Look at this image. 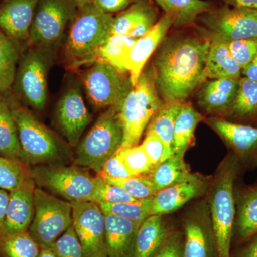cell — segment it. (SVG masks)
Returning a JSON list of instances; mask_svg holds the SVG:
<instances>
[{"instance_id":"obj_1","label":"cell","mask_w":257,"mask_h":257,"mask_svg":"<svg viewBox=\"0 0 257 257\" xmlns=\"http://www.w3.org/2000/svg\"><path fill=\"white\" fill-rule=\"evenodd\" d=\"M210 45L202 36L165 37L157 49L152 68L162 100L184 101L207 80L205 64Z\"/></svg>"},{"instance_id":"obj_2","label":"cell","mask_w":257,"mask_h":257,"mask_svg":"<svg viewBox=\"0 0 257 257\" xmlns=\"http://www.w3.org/2000/svg\"><path fill=\"white\" fill-rule=\"evenodd\" d=\"M114 18L92 2L79 8L64 45L68 65L77 68L97 61L101 47L111 35Z\"/></svg>"},{"instance_id":"obj_3","label":"cell","mask_w":257,"mask_h":257,"mask_svg":"<svg viewBox=\"0 0 257 257\" xmlns=\"http://www.w3.org/2000/svg\"><path fill=\"white\" fill-rule=\"evenodd\" d=\"M239 161L229 155L221 166L210 192V211L218 257H231L236 202L234 182L240 171Z\"/></svg>"},{"instance_id":"obj_4","label":"cell","mask_w":257,"mask_h":257,"mask_svg":"<svg viewBox=\"0 0 257 257\" xmlns=\"http://www.w3.org/2000/svg\"><path fill=\"white\" fill-rule=\"evenodd\" d=\"M164 102L155 87L152 68L143 72L117 110L124 133L120 148L138 145L144 132Z\"/></svg>"},{"instance_id":"obj_5","label":"cell","mask_w":257,"mask_h":257,"mask_svg":"<svg viewBox=\"0 0 257 257\" xmlns=\"http://www.w3.org/2000/svg\"><path fill=\"white\" fill-rule=\"evenodd\" d=\"M123 136L122 124L117 110L115 107L108 108L77 147L76 163L99 175L106 161L119 150Z\"/></svg>"},{"instance_id":"obj_6","label":"cell","mask_w":257,"mask_h":257,"mask_svg":"<svg viewBox=\"0 0 257 257\" xmlns=\"http://www.w3.org/2000/svg\"><path fill=\"white\" fill-rule=\"evenodd\" d=\"M197 22L199 35L211 43L257 37V10L226 5L211 8Z\"/></svg>"},{"instance_id":"obj_7","label":"cell","mask_w":257,"mask_h":257,"mask_svg":"<svg viewBox=\"0 0 257 257\" xmlns=\"http://www.w3.org/2000/svg\"><path fill=\"white\" fill-rule=\"evenodd\" d=\"M77 12L78 8L72 0H39L30 28L29 47L55 52Z\"/></svg>"},{"instance_id":"obj_8","label":"cell","mask_w":257,"mask_h":257,"mask_svg":"<svg viewBox=\"0 0 257 257\" xmlns=\"http://www.w3.org/2000/svg\"><path fill=\"white\" fill-rule=\"evenodd\" d=\"M34 202L35 215L29 233L41 247L52 248L72 225V204L40 188L34 191Z\"/></svg>"},{"instance_id":"obj_9","label":"cell","mask_w":257,"mask_h":257,"mask_svg":"<svg viewBox=\"0 0 257 257\" xmlns=\"http://www.w3.org/2000/svg\"><path fill=\"white\" fill-rule=\"evenodd\" d=\"M53 57L54 51L30 47L19 61L13 85L23 100L36 110H43L46 106L47 77Z\"/></svg>"},{"instance_id":"obj_10","label":"cell","mask_w":257,"mask_h":257,"mask_svg":"<svg viewBox=\"0 0 257 257\" xmlns=\"http://www.w3.org/2000/svg\"><path fill=\"white\" fill-rule=\"evenodd\" d=\"M21 146L20 160L35 165L59 158L60 144L53 134L28 110L21 106H10Z\"/></svg>"},{"instance_id":"obj_11","label":"cell","mask_w":257,"mask_h":257,"mask_svg":"<svg viewBox=\"0 0 257 257\" xmlns=\"http://www.w3.org/2000/svg\"><path fill=\"white\" fill-rule=\"evenodd\" d=\"M106 62H94L82 77L88 100L96 109L115 107L119 109L133 87L130 77Z\"/></svg>"},{"instance_id":"obj_12","label":"cell","mask_w":257,"mask_h":257,"mask_svg":"<svg viewBox=\"0 0 257 257\" xmlns=\"http://www.w3.org/2000/svg\"><path fill=\"white\" fill-rule=\"evenodd\" d=\"M35 183L60 194L69 202L92 200L96 177L77 167L40 166L31 170Z\"/></svg>"},{"instance_id":"obj_13","label":"cell","mask_w":257,"mask_h":257,"mask_svg":"<svg viewBox=\"0 0 257 257\" xmlns=\"http://www.w3.org/2000/svg\"><path fill=\"white\" fill-rule=\"evenodd\" d=\"M72 226L82 244L84 257L105 251V214L97 203L72 202Z\"/></svg>"},{"instance_id":"obj_14","label":"cell","mask_w":257,"mask_h":257,"mask_svg":"<svg viewBox=\"0 0 257 257\" xmlns=\"http://www.w3.org/2000/svg\"><path fill=\"white\" fill-rule=\"evenodd\" d=\"M56 117L61 133L67 142L72 146L77 145L92 121V115L88 111L78 85L69 86L61 96L56 108Z\"/></svg>"},{"instance_id":"obj_15","label":"cell","mask_w":257,"mask_h":257,"mask_svg":"<svg viewBox=\"0 0 257 257\" xmlns=\"http://www.w3.org/2000/svg\"><path fill=\"white\" fill-rule=\"evenodd\" d=\"M208 124L232 150L241 164L257 167V127L211 117Z\"/></svg>"},{"instance_id":"obj_16","label":"cell","mask_w":257,"mask_h":257,"mask_svg":"<svg viewBox=\"0 0 257 257\" xmlns=\"http://www.w3.org/2000/svg\"><path fill=\"white\" fill-rule=\"evenodd\" d=\"M173 25V18L165 13L148 32L136 39L124 63L132 85L138 82L149 59L160 47Z\"/></svg>"},{"instance_id":"obj_17","label":"cell","mask_w":257,"mask_h":257,"mask_svg":"<svg viewBox=\"0 0 257 257\" xmlns=\"http://www.w3.org/2000/svg\"><path fill=\"white\" fill-rule=\"evenodd\" d=\"M39 0H3L0 5V30L15 45L28 43Z\"/></svg>"},{"instance_id":"obj_18","label":"cell","mask_w":257,"mask_h":257,"mask_svg":"<svg viewBox=\"0 0 257 257\" xmlns=\"http://www.w3.org/2000/svg\"><path fill=\"white\" fill-rule=\"evenodd\" d=\"M207 184L200 176L191 175L182 182L159 190L152 200L151 215L174 212L205 192Z\"/></svg>"},{"instance_id":"obj_19","label":"cell","mask_w":257,"mask_h":257,"mask_svg":"<svg viewBox=\"0 0 257 257\" xmlns=\"http://www.w3.org/2000/svg\"><path fill=\"white\" fill-rule=\"evenodd\" d=\"M33 178L10 192L5 223V234L28 231L35 215Z\"/></svg>"},{"instance_id":"obj_20","label":"cell","mask_w":257,"mask_h":257,"mask_svg":"<svg viewBox=\"0 0 257 257\" xmlns=\"http://www.w3.org/2000/svg\"><path fill=\"white\" fill-rule=\"evenodd\" d=\"M239 80L222 78L203 82L197 93L198 105L209 114H229L237 93Z\"/></svg>"},{"instance_id":"obj_21","label":"cell","mask_w":257,"mask_h":257,"mask_svg":"<svg viewBox=\"0 0 257 257\" xmlns=\"http://www.w3.org/2000/svg\"><path fill=\"white\" fill-rule=\"evenodd\" d=\"M140 225L119 216L105 214V251L107 257H133Z\"/></svg>"},{"instance_id":"obj_22","label":"cell","mask_w":257,"mask_h":257,"mask_svg":"<svg viewBox=\"0 0 257 257\" xmlns=\"http://www.w3.org/2000/svg\"><path fill=\"white\" fill-rule=\"evenodd\" d=\"M184 227V257H218L210 219L190 218Z\"/></svg>"},{"instance_id":"obj_23","label":"cell","mask_w":257,"mask_h":257,"mask_svg":"<svg viewBox=\"0 0 257 257\" xmlns=\"http://www.w3.org/2000/svg\"><path fill=\"white\" fill-rule=\"evenodd\" d=\"M235 202L237 210L234 231L239 241H247L257 234V187L238 193Z\"/></svg>"},{"instance_id":"obj_24","label":"cell","mask_w":257,"mask_h":257,"mask_svg":"<svg viewBox=\"0 0 257 257\" xmlns=\"http://www.w3.org/2000/svg\"><path fill=\"white\" fill-rule=\"evenodd\" d=\"M162 215L148 216L140 225L136 240L133 257H152L168 236Z\"/></svg>"},{"instance_id":"obj_25","label":"cell","mask_w":257,"mask_h":257,"mask_svg":"<svg viewBox=\"0 0 257 257\" xmlns=\"http://www.w3.org/2000/svg\"><path fill=\"white\" fill-rule=\"evenodd\" d=\"M241 70L242 69L231 55L226 43H211L206 60V78L240 79L241 77Z\"/></svg>"},{"instance_id":"obj_26","label":"cell","mask_w":257,"mask_h":257,"mask_svg":"<svg viewBox=\"0 0 257 257\" xmlns=\"http://www.w3.org/2000/svg\"><path fill=\"white\" fill-rule=\"evenodd\" d=\"M183 103L184 101L164 102L147 128V131L156 133L165 145V160L175 155L173 151L174 130L176 119Z\"/></svg>"},{"instance_id":"obj_27","label":"cell","mask_w":257,"mask_h":257,"mask_svg":"<svg viewBox=\"0 0 257 257\" xmlns=\"http://www.w3.org/2000/svg\"><path fill=\"white\" fill-rule=\"evenodd\" d=\"M174 19L173 26L184 28L195 25L198 17L212 8V4L204 0H155Z\"/></svg>"},{"instance_id":"obj_28","label":"cell","mask_w":257,"mask_h":257,"mask_svg":"<svg viewBox=\"0 0 257 257\" xmlns=\"http://www.w3.org/2000/svg\"><path fill=\"white\" fill-rule=\"evenodd\" d=\"M203 116L189 103H183L175 124L173 137L174 154L181 157L185 152L194 138V131Z\"/></svg>"},{"instance_id":"obj_29","label":"cell","mask_w":257,"mask_h":257,"mask_svg":"<svg viewBox=\"0 0 257 257\" xmlns=\"http://www.w3.org/2000/svg\"><path fill=\"white\" fill-rule=\"evenodd\" d=\"M0 155L12 160L21 159V146L14 116L4 99L0 101Z\"/></svg>"},{"instance_id":"obj_30","label":"cell","mask_w":257,"mask_h":257,"mask_svg":"<svg viewBox=\"0 0 257 257\" xmlns=\"http://www.w3.org/2000/svg\"><path fill=\"white\" fill-rule=\"evenodd\" d=\"M192 175L183 157L175 155L157 166L150 179L158 192L188 179Z\"/></svg>"},{"instance_id":"obj_31","label":"cell","mask_w":257,"mask_h":257,"mask_svg":"<svg viewBox=\"0 0 257 257\" xmlns=\"http://www.w3.org/2000/svg\"><path fill=\"white\" fill-rule=\"evenodd\" d=\"M136 39L126 35L111 34L99 50L97 61L106 62L122 72H126L124 61Z\"/></svg>"},{"instance_id":"obj_32","label":"cell","mask_w":257,"mask_h":257,"mask_svg":"<svg viewBox=\"0 0 257 257\" xmlns=\"http://www.w3.org/2000/svg\"><path fill=\"white\" fill-rule=\"evenodd\" d=\"M229 114L243 119L256 117L257 81L245 77L239 79L237 93Z\"/></svg>"},{"instance_id":"obj_33","label":"cell","mask_w":257,"mask_h":257,"mask_svg":"<svg viewBox=\"0 0 257 257\" xmlns=\"http://www.w3.org/2000/svg\"><path fill=\"white\" fill-rule=\"evenodd\" d=\"M19 53L17 45L0 30V91L9 92L15 82Z\"/></svg>"},{"instance_id":"obj_34","label":"cell","mask_w":257,"mask_h":257,"mask_svg":"<svg viewBox=\"0 0 257 257\" xmlns=\"http://www.w3.org/2000/svg\"><path fill=\"white\" fill-rule=\"evenodd\" d=\"M40 251L28 231L0 236V257H37Z\"/></svg>"},{"instance_id":"obj_35","label":"cell","mask_w":257,"mask_h":257,"mask_svg":"<svg viewBox=\"0 0 257 257\" xmlns=\"http://www.w3.org/2000/svg\"><path fill=\"white\" fill-rule=\"evenodd\" d=\"M153 197L138 199L133 202L116 204L98 203V204L104 214L119 216L137 224H142L148 216H151Z\"/></svg>"},{"instance_id":"obj_36","label":"cell","mask_w":257,"mask_h":257,"mask_svg":"<svg viewBox=\"0 0 257 257\" xmlns=\"http://www.w3.org/2000/svg\"><path fill=\"white\" fill-rule=\"evenodd\" d=\"M31 179L27 164L0 155V189L11 192Z\"/></svg>"},{"instance_id":"obj_37","label":"cell","mask_w":257,"mask_h":257,"mask_svg":"<svg viewBox=\"0 0 257 257\" xmlns=\"http://www.w3.org/2000/svg\"><path fill=\"white\" fill-rule=\"evenodd\" d=\"M155 8L147 0H138L114 17L111 34L128 35L144 17Z\"/></svg>"},{"instance_id":"obj_38","label":"cell","mask_w":257,"mask_h":257,"mask_svg":"<svg viewBox=\"0 0 257 257\" xmlns=\"http://www.w3.org/2000/svg\"><path fill=\"white\" fill-rule=\"evenodd\" d=\"M116 155L133 176L144 177L155 170L141 145L120 148Z\"/></svg>"},{"instance_id":"obj_39","label":"cell","mask_w":257,"mask_h":257,"mask_svg":"<svg viewBox=\"0 0 257 257\" xmlns=\"http://www.w3.org/2000/svg\"><path fill=\"white\" fill-rule=\"evenodd\" d=\"M96 186L91 202L96 203H122L137 200L119 186L96 175Z\"/></svg>"},{"instance_id":"obj_40","label":"cell","mask_w":257,"mask_h":257,"mask_svg":"<svg viewBox=\"0 0 257 257\" xmlns=\"http://www.w3.org/2000/svg\"><path fill=\"white\" fill-rule=\"evenodd\" d=\"M106 179L111 183L119 186L137 200L153 197L157 192L152 181L146 177L132 176L122 179Z\"/></svg>"},{"instance_id":"obj_41","label":"cell","mask_w":257,"mask_h":257,"mask_svg":"<svg viewBox=\"0 0 257 257\" xmlns=\"http://www.w3.org/2000/svg\"><path fill=\"white\" fill-rule=\"evenodd\" d=\"M57 257H84L82 244L71 226L52 246Z\"/></svg>"},{"instance_id":"obj_42","label":"cell","mask_w":257,"mask_h":257,"mask_svg":"<svg viewBox=\"0 0 257 257\" xmlns=\"http://www.w3.org/2000/svg\"><path fill=\"white\" fill-rule=\"evenodd\" d=\"M226 44L241 69L251 63L257 56V37L234 40Z\"/></svg>"},{"instance_id":"obj_43","label":"cell","mask_w":257,"mask_h":257,"mask_svg":"<svg viewBox=\"0 0 257 257\" xmlns=\"http://www.w3.org/2000/svg\"><path fill=\"white\" fill-rule=\"evenodd\" d=\"M141 145L155 169L165 160V145L156 133L147 131Z\"/></svg>"},{"instance_id":"obj_44","label":"cell","mask_w":257,"mask_h":257,"mask_svg":"<svg viewBox=\"0 0 257 257\" xmlns=\"http://www.w3.org/2000/svg\"><path fill=\"white\" fill-rule=\"evenodd\" d=\"M152 257H184V236L170 232L165 241Z\"/></svg>"},{"instance_id":"obj_45","label":"cell","mask_w":257,"mask_h":257,"mask_svg":"<svg viewBox=\"0 0 257 257\" xmlns=\"http://www.w3.org/2000/svg\"><path fill=\"white\" fill-rule=\"evenodd\" d=\"M104 179H122L132 177L131 174L116 153L104 165L101 173L97 175Z\"/></svg>"},{"instance_id":"obj_46","label":"cell","mask_w":257,"mask_h":257,"mask_svg":"<svg viewBox=\"0 0 257 257\" xmlns=\"http://www.w3.org/2000/svg\"><path fill=\"white\" fill-rule=\"evenodd\" d=\"M137 1L138 0H92V3L104 13L112 15L126 10Z\"/></svg>"},{"instance_id":"obj_47","label":"cell","mask_w":257,"mask_h":257,"mask_svg":"<svg viewBox=\"0 0 257 257\" xmlns=\"http://www.w3.org/2000/svg\"><path fill=\"white\" fill-rule=\"evenodd\" d=\"M247 241L246 245L236 251L234 257H257V234Z\"/></svg>"},{"instance_id":"obj_48","label":"cell","mask_w":257,"mask_h":257,"mask_svg":"<svg viewBox=\"0 0 257 257\" xmlns=\"http://www.w3.org/2000/svg\"><path fill=\"white\" fill-rule=\"evenodd\" d=\"M9 199L10 192L0 189V236L5 234V218Z\"/></svg>"},{"instance_id":"obj_49","label":"cell","mask_w":257,"mask_h":257,"mask_svg":"<svg viewBox=\"0 0 257 257\" xmlns=\"http://www.w3.org/2000/svg\"><path fill=\"white\" fill-rule=\"evenodd\" d=\"M241 77H247L253 80L257 81V56L251 63L241 70Z\"/></svg>"},{"instance_id":"obj_50","label":"cell","mask_w":257,"mask_h":257,"mask_svg":"<svg viewBox=\"0 0 257 257\" xmlns=\"http://www.w3.org/2000/svg\"><path fill=\"white\" fill-rule=\"evenodd\" d=\"M234 6L257 10V0H233Z\"/></svg>"},{"instance_id":"obj_51","label":"cell","mask_w":257,"mask_h":257,"mask_svg":"<svg viewBox=\"0 0 257 257\" xmlns=\"http://www.w3.org/2000/svg\"><path fill=\"white\" fill-rule=\"evenodd\" d=\"M37 257H57V256L52 248L41 247V251Z\"/></svg>"},{"instance_id":"obj_52","label":"cell","mask_w":257,"mask_h":257,"mask_svg":"<svg viewBox=\"0 0 257 257\" xmlns=\"http://www.w3.org/2000/svg\"><path fill=\"white\" fill-rule=\"evenodd\" d=\"M74 2V4L77 8H80L84 5L89 4V3H92V0H72Z\"/></svg>"},{"instance_id":"obj_53","label":"cell","mask_w":257,"mask_h":257,"mask_svg":"<svg viewBox=\"0 0 257 257\" xmlns=\"http://www.w3.org/2000/svg\"><path fill=\"white\" fill-rule=\"evenodd\" d=\"M223 2H224L226 5H231V6H234V1L233 0H222Z\"/></svg>"},{"instance_id":"obj_54","label":"cell","mask_w":257,"mask_h":257,"mask_svg":"<svg viewBox=\"0 0 257 257\" xmlns=\"http://www.w3.org/2000/svg\"><path fill=\"white\" fill-rule=\"evenodd\" d=\"M94 257H107V256H106V253H101V254L97 255V256Z\"/></svg>"},{"instance_id":"obj_55","label":"cell","mask_w":257,"mask_h":257,"mask_svg":"<svg viewBox=\"0 0 257 257\" xmlns=\"http://www.w3.org/2000/svg\"><path fill=\"white\" fill-rule=\"evenodd\" d=\"M3 93L1 92V91H0V101L3 100Z\"/></svg>"}]
</instances>
